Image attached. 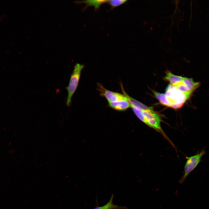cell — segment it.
Here are the masks:
<instances>
[{"label":"cell","instance_id":"obj_1","mask_svg":"<svg viewBox=\"0 0 209 209\" xmlns=\"http://www.w3.org/2000/svg\"><path fill=\"white\" fill-rule=\"evenodd\" d=\"M165 94L172 103L171 107L175 109L181 107L191 95L179 91L171 84L168 85Z\"/></svg>","mask_w":209,"mask_h":209},{"label":"cell","instance_id":"obj_2","mask_svg":"<svg viewBox=\"0 0 209 209\" xmlns=\"http://www.w3.org/2000/svg\"><path fill=\"white\" fill-rule=\"evenodd\" d=\"M84 67L83 65L78 63L74 66L69 85L66 88L68 92L66 105L68 107L71 104L72 98L77 88L81 71Z\"/></svg>","mask_w":209,"mask_h":209},{"label":"cell","instance_id":"obj_3","mask_svg":"<svg viewBox=\"0 0 209 209\" xmlns=\"http://www.w3.org/2000/svg\"><path fill=\"white\" fill-rule=\"evenodd\" d=\"M143 116V122L158 132L165 136L161 126V118L160 115L154 110L141 111Z\"/></svg>","mask_w":209,"mask_h":209},{"label":"cell","instance_id":"obj_4","mask_svg":"<svg viewBox=\"0 0 209 209\" xmlns=\"http://www.w3.org/2000/svg\"><path fill=\"white\" fill-rule=\"evenodd\" d=\"M206 153L205 149L197 152L195 155L187 158L184 166L183 175L179 181V182L182 183L189 174L197 166L201 161L203 156Z\"/></svg>","mask_w":209,"mask_h":209},{"label":"cell","instance_id":"obj_5","mask_svg":"<svg viewBox=\"0 0 209 209\" xmlns=\"http://www.w3.org/2000/svg\"><path fill=\"white\" fill-rule=\"evenodd\" d=\"M98 90L100 92V96L105 97L109 102H114L120 100H127L123 94L108 90L100 83L97 84Z\"/></svg>","mask_w":209,"mask_h":209},{"label":"cell","instance_id":"obj_6","mask_svg":"<svg viewBox=\"0 0 209 209\" xmlns=\"http://www.w3.org/2000/svg\"><path fill=\"white\" fill-rule=\"evenodd\" d=\"M108 105L111 108L118 111H124L131 107L130 104L128 100L109 102Z\"/></svg>","mask_w":209,"mask_h":209},{"label":"cell","instance_id":"obj_7","mask_svg":"<svg viewBox=\"0 0 209 209\" xmlns=\"http://www.w3.org/2000/svg\"><path fill=\"white\" fill-rule=\"evenodd\" d=\"M121 87L123 94L126 96L130 104L137 107L141 111L147 110H153V107H148L130 96L125 91L122 84H121Z\"/></svg>","mask_w":209,"mask_h":209},{"label":"cell","instance_id":"obj_8","mask_svg":"<svg viewBox=\"0 0 209 209\" xmlns=\"http://www.w3.org/2000/svg\"><path fill=\"white\" fill-rule=\"evenodd\" d=\"M109 0H84L82 1H76L74 2L76 4H79L81 3H84L86 6L83 9V10L89 6H93L94 7L95 10L98 9L100 6L105 3H107Z\"/></svg>","mask_w":209,"mask_h":209},{"label":"cell","instance_id":"obj_9","mask_svg":"<svg viewBox=\"0 0 209 209\" xmlns=\"http://www.w3.org/2000/svg\"><path fill=\"white\" fill-rule=\"evenodd\" d=\"M165 73L164 79L165 80L169 82L170 84L173 85L183 80V77L175 75L169 71H167Z\"/></svg>","mask_w":209,"mask_h":209},{"label":"cell","instance_id":"obj_10","mask_svg":"<svg viewBox=\"0 0 209 209\" xmlns=\"http://www.w3.org/2000/svg\"><path fill=\"white\" fill-rule=\"evenodd\" d=\"M152 92L156 98L163 105L169 107H171L172 104L165 94L160 93L154 90Z\"/></svg>","mask_w":209,"mask_h":209},{"label":"cell","instance_id":"obj_11","mask_svg":"<svg viewBox=\"0 0 209 209\" xmlns=\"http://www.w3.org/2000/svg\"><path fill=\"white\" fill-rule=\"evenodd\" d=\"M183 82L189 89L194 91L199 85V83L194 82L192 79L186 77H183Z\"/></svg>","mask_w":209,"mask_h":209},{"label":"cell","instance_id":"obj_12","mask_svg":"<svg viewBox=\"0 0 209 209\" xmlns=\"http://www.w3.org/2000/svg\"><path fill=\"white\" fill-rule=\"evenodd\" d=\"M113 195H112L108 202L105 205L98 207L93 209H118L121 207L116 205L113 203Z\"/></svg>","mask_w":209,"mask_h":209},{"label":"cell","instance_id":"obj_13","mask_svg":"<svg viewBox=\"0 0 209 209\" xmlns=\"http://www.w3.org/2000/svg\"><path fill=\"white\" fill-rule=\"evenodd\" d=\"M172 85L179 91L183 93H187L193 91L190 90L183 81L178 82Z\"/></svg>","mask_w":209,"mask_h":209},{"label":"cell","instance_id":"obj_14","mask_svg":"<svg viewBox=\"0 0 209 209\" xmlns=\"http://www.w3.org/2000/svg\"><path fill=\"white\" fill-rule=\"evenodd\" d=\"M126 0H109L107 3L110 6L111 9L117 7L125 3Z\"/></svg>","mask_w":209,"mask_h":209}]
</instances>
